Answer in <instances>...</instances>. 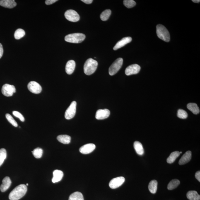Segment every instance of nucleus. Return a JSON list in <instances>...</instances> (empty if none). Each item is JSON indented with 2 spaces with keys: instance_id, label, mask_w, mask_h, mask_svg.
Segmentation results:
<instances>
[{
  "instance_id": "f257e3e1",
  "label": "nucleus",
  "mask_w": 200,
  "mask_h": 200,
  "mask_svg": "<svg viewBox=\"0 0 200 200\" xmlns=\"http://www.w3.org/2000/svg\"><path fill=\"white\" fill-rule=\"evenodd\" d=\"M27 187L24 184L16 186L10 193L9 198L10 200H18L21 199L26 194Z\"/></svg>"
},
{
  "instance_id": "f03ea898",
  "label": "nucleus",
  "mask_w": 200,
  "mask_h": 200,
  "mask_svg": "<svg viewBox=\"0 0 200 200\" xmlns=\"http://www.w3.org/2000/svg\"><path fill=\"white\" fill-rule=\"evenodd\" d=\"M98 62L92 58L88 59L85 62L84 65V72L87 75H91L95 72L96 70Z\"/></svg>"
},
{
  "instance_id": "7ed1b4c3",
  "label": "nucleus",
  "mask_w": 200,
  "mask_h": 200,
  "mask_svg": "<svg viewBox=\"0 0 200 200\" xmlns=\"http://www.w3.org/2000/svg\"><path fill=\"white\" fill-rule=\"evenodd\" d=\"M156 33L159 38L166 42H170V33L163 25L160 24L157 25Z\"/></svg>"
},
{
  "instance_id": "20e7f679",
  "label": "nucleus",
  "mask_w": 200,
  "mask_h": 200,
  "mask_svg": "<svg viewBox=\"0 0 200 200\" xmlns=\"http://www.w3.org/2000/svg\"><path fill=\"white\" fill-rule=\"evenodd\" d=\"M86 36L83 33H75L70 34L65 37L66 41L72 43L78 44L82 42L85 40Z\"/></svg>"
},
{
  "instance_id": "39448f33",
  "label": "nucleus",
  "mask_w": 200,
  "mask_h": 200,
  "mask_svg": "<svg viewBox=\"0 0 200 200\" xmlns=\"http://www.w3.org/2000/svg\"><path fill=\"white\" fill-rule=\"evenodd\" d=\"M123 59L122 58H119L111 65L109 69V74L113 76L117 73L122 67Z\"/></svg>"
},
{
  "instance_id": "423d86ee",
  "label": "nucleus",
  "mask_w": 200,
  "mask_h": 200,
  "mask_svg": "<svg viewBox=\"0 0 200 200\" xmlns=\"http://www.w3.org/2000/svg\"><path fill=\"white\" fill-rule=\"evenodd\" d=\"M76 102L73 101L67 109L65 114V117L66 119H71L75 117L76 112Z\"/></svg>"
},
{
  "instance_id": "0eeeda50",
  "label": "nucleus",
  "mask_w": 200,
  "mask_h": 200,
  "mask_svg": "<svg viewBox=\"0 0 200 200\" xmlns=\"http://www.w3.org/2000/svg\"><path fill=\"white\" fill-rule=\"evenodd\" d=\"M16 92L15 86L8 84L3 85L2 89V92L3 94L7 97L12 96Z\"/></svg>"
},
{
  "instance_id": "6e6552de",
  "label": "nucleus",
  "mask_w": 200,
  "mask_h": 200,
  "mask_svg": "<svg viewBox=\"0 0 200 200\" xmlns=\"http://www.w3.org/2000/svg\"><path fill=\"white\" fill-rule=\"evenodd\" d=\"M65 16L69 21L76 22L80 19V16L76 11L73 10H68L65 13Z\"/></svg>"
},
{
  "instance_id": "1a4fd4ad",
  "label": "nucleus",
  "mask_w": 200,
  "mask_h": 200,
  "mask_svg": "<svg viewBox=\"0 0 200 200\" xmlns=\"http://www.w3.org/2000/svg\"><path fill=\"white\" fill-rule=\"evenodd\" d=\"M125 181V178L124 177H120L114 178L109 182V187L112 189L117 188L122 185L124 183Z\"/></svg>"
},
{
  "instance_id": "9d476101",
  "label": "nucleus",
  "mask_w": 200,
  "mask_h": 200,
  "mask_svg": "<svg viewBox=\"0 0 200 200\" xmlns=\"http://www.w3.org/2000/svg\"><path fill=\"white\" fill-rule=\"evenodd\" d=\"M28 88L30 92L35 94L40 93L42 90L41 86L39 83L35 81L30 82L28 85Z\"/></svg>"
},
{
  "instance_id": "9b49d317",
  "label": "nucleus",
  "mask_w": 200,
  "mask_h": 200,
  "mask_svg": "<svg viewBox=\"0 0 200 200\" xmlns=\"http://www.w3.org/2000/svg\"><path fill=\"white\" fill-rule=\"evenodd\" d=\"M141 67L138 64L131 65L126 68L125 73L127 76L138 74L141 70Z\"/></svg>"
},
{
  "instance_id": "f8f14e48",
  "label": "nucleus",
  "mask_w": 200,
  "mask_h": 200,
  "mask_svg": "<svg viewBox=\"0 0 200 200\" xmlns=\"http://www.w3.org/2000/svg\"><path fill=\"white\" fill-rule=\"evenodd\" d=\"M110 114V111L108 109H99L96 114L95 118L97 120H102L107 118Z\"/></svg>"
},
{
  "instance_id": "ddd939ff",
  "label": "nucleus",
  "mask_w": 200,
  "mask_h": 200,
  "mask_svg": "<svg viewBox=\"0 0 200 200\" xmlns=\"http://www.w3.org/2000/svg\"><path fill=\"white\" fill-rule=\"evenodd\" d=\"M96 146L93 143H88L84 145L79 149L80 153L83 154H88L91 153L95 149Z\"/></svg>"
},
{
  "instance_id": "4468645a",
  "label": "nucleus",
  "mask_w": 200,
  "mask_h": 200,
  "mask_svg": "<svg viewBox=\"0 0 200 200\" xmlns=\"http://www.w3.org/2000/svg\"><path fill=\"white\" fill-rule=\"evenodd\" d=\"M132 40V38L130 37H124L117 43L114 47V50H117L118 49L124 47L126 44L131 42Z\"/></svg>"
},
{
  "instance_id": "2eb2a0df",
  "label": "nucleus",
  "mask_w": 200,
  "mask_h": 200,
  "mask_svg": "<svg viewBox=\"0 0 200 200\" xmlns=\"http://www.w3.org/2000/svg\"><path fill=\"white\" fill-rule=\"evenodd\" d=\"M12 183L9 177H5L2 180V184L0 190L2 192H5L9 188Z\"/></svg>"
},
{
  "instance_id": "dca6fc26",
  "label": "nucleus",
  "mask_w": 200,
  "mask_h": 200,
  "mask_svg": "<svg viewBox=\"0 0 200 200\" xmlns=\"http://www.w3.org/2000/svg\"><path fill=\"white\" fill-rule=\"evenodd\" d=\"M192 158V152L191 151H188L182 156L179 162L180 165H184L190 161Z\"/></svg>"
},
{
  "instance_id": "f3484780",
  "label": "nucleus",
  "mask_w": 200,
  "mask_h": 200,
  "mask_svg": "<svg viewBox=\"0 0 200 200\" xmlns=\"http://www.w3.org/2000/svg\"><path fill=\"white\" fill-rule=\"evenodd\" d=\"M64 177V173L62 171L56 170L53 172V177L52 179V182L54 183L60 181Z\"/></svg>"
},
{
  "instance_id": "a211bd4d",
  "label": "nucleus",
  "mask_w": 200,
  "mask_h": 200,
  "mask_svg": "<svg viewBox=\"0 0 200 200\" xmlns=\"http://www.w3.org/2000/svg\"><path fill=\"white\" fill-rule=\"evenodd\" d=\"M14 0H2L0 1V5L8 8H13L16 6Z\"/></svg>"
},
{
  "instance_id": "6ab92c4d",
  "label": "nucleus",
  "mask_w": 200,
  "mask_h": 200,
  "mask_svg": "<svg viewBox=\"0 0 200 200\" xmlns=\"http://www.w3.org/2000/svg\"><path fill=\"white\" fill-rule=\"evenodd\" d=\"M76 64L73 60H70L67 63L65 70L67 73L68 75H71L74 72Z\"/></svg>"
},
{
  "instance_id": "aec40b11",
  "label": "nucleus",
  "mask_w": 200,
  "mask_h": 200,
  "mask_svg": "<svg viewBox=\"0 0 200 200\" xmlns=\"http://www.w3.org/2000/svg\"><path fill=\"white\" fill-rule=\"evenodd\" d=\"M134 148L136 153L140 155H142L144 153V150L143 149L142 145L139 141H135L133 145Z\"/></svg>"
},
{
  "instance_id": "412c9836",
  "label": "nucleus",
  "mask_w": 200,
  "mask_h": 200,
  "mask_svg": "<svg viewBox=\"0 0 200 200\" xmlns=\"http://www.w3.org/2000/svg\"><path fill=\"white\" fill-rule=\"evenodd\" d=\"M57 139L61 143L64 144H68L71 142V137L68 135H60L58 136Z\"/></svg>"
},
{
  "instance_id": "4be33fe9",
  "label": "nucleus",
  "mask_w": 200,
  "mask_h": 200,
  "mask_svg": "<svg viewBox=\"0 0 200 200\" xmlns=\"http://www.w3.org/2000/svg\"><path fill=\"white\" fill-rule=\"evenodd\" d=\"M186 196L190 200H200V196L196 191H189L187 193Z\"/></svg>"
},
{
  "instance_id": "5701e85b",
  "label": "nucleus",
  "mask_w": 200,
  "mask_h": 200,
  "mask_svg": "<svg viewBox=\"0 0 200 200\" xmlns=\"http://www.w3.org/2000/svg\"><path fill=\"white\" fill-rule=\"evenodd\" d=\"M187 108L189 110L195 114H199L200 113V109L197 104L195 103H189L188 104Z\"/></svg>"
},
{
  "instance_id": "b1692460",
  "label": "nucleus",
  "mask_w": 200,
  "mask_h": 200,
  "mask_svg": "<svg viewBox=\"0 0 200 200\" xmlns=\"http://www.w3.org/2000/svg\"><path fill=\"white\" fill-rule=\"evenodd\" d=\"M158 186V182L155 180L150 181L148 186V188L150 192L152 194H154L156 193Z\"/></svg>"
},
{
  "instance_id": "393cba45",
  "label": "nucleus",
  "mask_w": 200,
  "mask_h": 200,
  "mask_svg": "<svg viewBox=\"0 0 200 200\" xmlns=\"http://www.w3.org/2000/svg\"><path fill=\"white\" fill-rule=\"evenodd\" d=\"M180 153L179 151H175L173 152L170 154V156L167 159V162L168 163H172L175 161V160L180 155Z\"/></svg>"
},
{
  "instance_id": "a878e982",
  "label": "nucleus",
  "mask_w": 200,
  "mask_h": 200,
  "mask_svg": "<svg viewBox=\"0 0 200 200\" xmlns=\"http://www.w3.org/2000/svg\"><path fill=\"white\" fill-rule=\"evenodd\" d=\"M69 200H84L83 196L81 193L76 192L70 195Z\"/></svg>"
},
{
  "instance_id": "bb28decb",
  "label": "nucleus",
  "mask_w": 200,
  "mask_h": 200,
  "mask_svg": "<svg viewBox=\"0 0 200 200\" xmlns=\"http://www.w3.org/2000/svg\"><path fill=\"white\" fill-rule=\"evenodd\" d=\"M180 184V181L177 179L172 180L167 185V189L170 190L174 189L177 188Z\"/></svg>"
},
{
  "instance_id": "cd10ccee",
  "label": "nucleus",
  "mask_w": 200,
  "mask_h": 200,
  "mask_svg": "<svg viewBox=\"0 0 200 200\" xmlns=\"http://www.w3.org/2000/svg\"><path fill=\"white\" fill-rule=\"evenodd\" d=\"M111 14V11L110 9H107L102 12L100 15V18L103 21H106L109 18Z\"/></svg>"
},
{
  "instance_id": "c85d7f7f",
  "label": "nucleus",
  "mask_w": 200,
  "mask_h": 200,
  "mask_svg": "<svg viewBox=\"0 0 200 200\" xmlns=\"http://www.w3.org/2000/svg\"><path fill=\"white\" fill-rule=\"evenodd\" d=\"M25 35L24 30L22 29H18L16 30L14 34V37L15 39L18 40L22 38Z\"/></svg>"
},
{
  "instance_id": "c756f323",
  "label": "nucleus",
  "mask_w": 200,
  "mask_h": 200,
  "mask_svg": "<svg viewBox=\"0 0 200 200\" xmlns=\"http://www.w3.org/2000/svg\"><path fill=\"white\" fill-rule=\"evenodd\" d=\"M6 157L7 153L6 149L4 148L1 149H0V167L2 165Z\"/></svg>"
},
{
  "instance_id": "7c9ffc66",
  "label": "nucleus",
  "mask_w": 200,
  "mask_h": 200,
  "mask_svg": "<svg viewBox=\"0 0 200 200\" xmlns=\"http://www.w3.org/2000/svg\"><path fill=\"white\" fill-rule=\"evenodd\" d=\"M32 153L35 158L39 159L41 158L43 153V150L42 149L37 148L34 149Z\"/></svg>"
},
{
  "instance_id": "2f4dec72",
  "label": "nucleus",
  "mask_w": 200,
  "mask_h": 200,
  "mask_svg": "<svg viewBox=\"0 0 200 200\" xmlns=\"http://www.w3.org/2000/svg\"><path fill=\"white\" fill-rule=\"evenodd\" d=\"M188 114L186 111L180 109L177 111V116L179 118L185 119L187 118Z\"/></svg>"
},
{
  "instance_id": "473e14b6",
  "label": "nucleus",
  "mask_w": 200,
  "mask_h": 200,
  "mask_svg": "<svg viewBox=\"0 0 200 200\" xmlns=\"http://www.w3.org/2000/svg\"><path fill=\"white\" fill-rule=\"evenodd\" d=\"M124 4L126 8H131L136 5V3L133 0H125L124 1Z\"/></svg>"
},
{
  "instance_id": "72a5a7b5",
  "label": "nucleus",
  "mask_w": 200,
  "mask_h": 200,
  "mask_svg": "<svg viewBox=\"0 0 200 200\" xmlns=\"http://www.w3.org/2000/svg\"><path fill=\"white\" fill-rule=\"evenodd\" d=\"M6 117L8 121H9V122L11 123L12 125L15 126V127H16L18 126V124H17V123L16 121L12 117V116L11 114H6Z\"/></svg>"
},
{
  "instance_id": "f704fd0d",
  "label": "nucleus",
  "mask_w": 200,
  "mask_h": 200,
  "mask_svg": "<svg viewBox=\"0 0 200 200\" xmlns=\"http://www.w3.org/2000/svg\"><path fill=\"white\" fill-rule=\"evenodd\" d=\"M12 114L13 115L15 116V117L19 118L20 120L22 121V122H24L25 121L24 118L23 116L20 112H18V111H13Z\"/></svg>"
},
{
  "instance_id": "c9c22d12",
  "label": "nucleus",
  "mask_w": 200,
  "mask_h": 200,
  "mask_svg": "<svg viewBox=\"0 0 200 200\" xmlns=\"http://www.w3.org/2000/svg\"><path fill=\"white\" fill-rule=\"evenodd\" d=\"M58 1L57 0H47L45 1V3L47 5H50Z\"/></svg>"
},
{
  "instance_id": "e433bc0d",
  "label": "nucleus",
  "mask_w": 200,
  "mask_h": 200,
  "mask_svg": "<svg viewBox=\"0 0 200 200\" xmlns=\"http://www.w3.org/2000/svg\"><path fill=\"white\" fill-rule=\"evenodd\" d=\"M195 177L197 179V180L199 181V182H200V171H198L196 173L195 175Z\"/></svg>"
},
{
  "instance_id": "4c0bfd02",
  "label": "nucleus",
  "mask_w": 200,
  "mask_h": 200,
  "mask_svg": "<svg viewBox=\"0 0 200 200\" xmlns=\"http://www.w3.org/2000/svg\"><path fill=\"white\" fill-rule=\"evenodd\" d=\"M3 49L2 45L0 43V59L2 57L3 54Z\"/></svg>"
},
{
  "instance_id": "58836bf2",
  "label": "nucleus",
  "mask_w": 200,
  "mask_h": 200,
  "mask_svg": "<svg viewBox=\"0 0 200 200\" xmlns=\"http://www.w3.org/2000/svg\"><path fill=\"white\" fill-rule=\"evenodd\" d=\"M81 1L87 4H91L92 2L93 1L92 0H82Z\"/></svg>"
},
{
  "instance_id": "ea45409f",
  "label": "nucleus",
  "mask_w": 200,
  "mask_h": 200,
  "mask_svg": "<svg viewBox=\"0 0 200 200\" xmlns=\"http://www.w3.org/2000/svg\"><path fill=\"white\" fill-rule=\"evenodd\" d=\"M192 2L195 3H199L200 2L199 0H192Z\"/></svg>"
},
{
  "instance_id": "a19ab883",
  "label": "nucleus",
  "mask_w": 200,
  "mask_h": 200,
  "mask_svg": "<svg viewBox=\"0 0 200 200\" xmlns=\"http://www.w3.org/2000/svg\"><path fill=\"white\" fill-rule=\"evenodd\" d=\"M179 153H180L181 154V153H182V152H179Z\"/></svg>"
},
{
  "instance_id": "79ce46f5",
  "label": "nucleus",
  "mask_w": 200,
  "mask_h": 200,
  "mask_svg": "<svg viewBox=\"0 0 200 200\" xmlns=\"http://www.w3.org/2000/svg\"><path fill=\"white\" fill-rule=\"evenodd\" d=\"M28 185H29L28 184H26V186H28Z\"/></svg>"
}]
</instances>
